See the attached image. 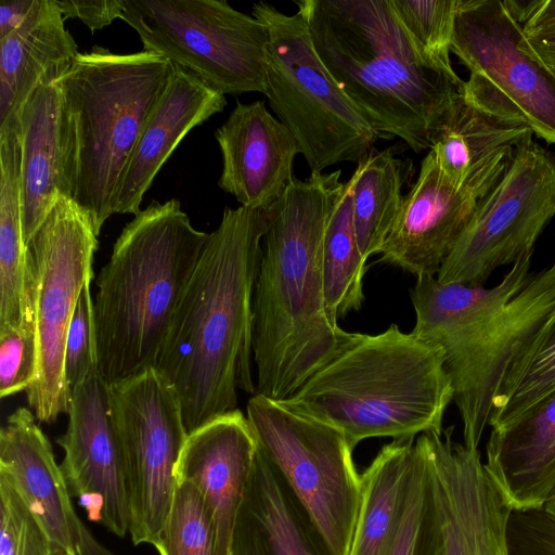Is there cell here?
I'll return each instance as SVG.
<instances>
[{"mask_svg": "<svg viewBox=\"0 0 555 555\" xmlns=\"http://www.w3.org/2000/svg\"><path fill=\"white\" fill-rule=\"evenodd\" d=\"M31 260L22 222L21 142L17 119L0 128V327L34 315Z\"/></svg>", "mask_w": 555, "mask_h": 555, "instance_id": "83f0119b", "label": "cell"}, {"mask_svg": "<svg viewBox=\"0 0 555 555\" xmlns=\"http://www.w3.org/2000/svg\"><path fill=\"white\" fill-rule=\"evenodd\" d=\"M454 426L421 434L446 555H511L512 508L479 449L453 440Z\"/></svg>", "mask_w": 555, "mask_h": 555, "instance_id": "2e32d148", "label": "cell"}, {"mask_svg": "<svg viewBox=\"0 0 555 555\" xmlns=\"http://www.w3.org/2000/svg\"><path fill=\"white\" fill-rule=\"evenodd\" d=\"M64 18H78L93 34L122 18L125 0H56Z\"/></svg>", "mask_w": 555, "mask_h": 555, "instance_id": "f35d334b", "label": "cell"}, {"mask_svg": "<svg viewBox=\"0 0 555 555\" xmlns=\"http://www.w3.org/2000/svg\"><path fill=\"white\" fill-rule=\"evenodd\" d=\"M555 390V319L511 371L492 401L488 426L501 430Z\"/></svg>", "mask_w": 555, "mask_h": 555, "instance_id": "4dcf8cb0", "label": "cell"}, {"mask_svg": "<svg viewBox=\"0 0 555 555\" xmlns=\"http://www.w3.org/2000/svg\"><path fill=\"white\" fill-rule=\"evenodd\" d=\"M38 372L35 318L20 326L0 327V397L26 391Z\"/></svg>", "mask_w": 555, "mask_h": 555, "instance_id": "d590c367", "label": "cell"}, {"mask_svg": "<svg viewBox=\"0 0 555 555\" xmlns=\"http://www.w3.org/2000/svg\"><path fill=\"white\" fill-rule=\"evenodd\" d=\"M451 51L469 69L468 94L555 144V74L528 49L505 1L460 0Z\"/></svg>", "mask_w": 555, "mask_h": 555, "instance_id": "4fadbf2b", "label": "cell"}, {"mask_svg": "<svg viewBox=\"0 0 555 555\" xmlns=\"http://www.w3.org/2000/svg\"><path fill=\"white\" fill-rule=\"evenodd\" d=\"M417 459L404 517L390 555H446L423 443L416 437Z\"/></svg>", "mask_w": 555, "mask_h": 555, "instance_id": "d6a6232c", "label": "cell"}, {"mask_svg": "<svg viewBox=\"0 0 555 555\" xmlns=\"http://www.w3.org/2000/svg\"><path fill=\"white\" fill-rule=\"evenodd\" d=\"M521 24L528 49L542 62L555 63V0L505 1Z\"/></svg>", "mask_w": 555, "mask_h": 555, "instance_id": "74e56055", "label": "cell"}, {"mask_svg": "<svg viewBox=\"0 0 555 555\" xmlns=\"http://www.w3.org/2000/svg\"><path fill=\"white\" fill-rule=\"evenodd\" d=\"M222 157L218 185L241 206H271L294 179L298 143L264 102H237L215 131Z\"/></svg>", "mask_w": 555, "mask_h": 555, "instance_id": "d6986e66", "label": "cell"}, {"mask_svg": "<svg viewBox=\"0 0 555 555\" xmlns=\"http://www.w3.org/2000/svg\"><path fill=\"white\" fill-rule=\"evenodd\" d=\"M35 0H2L0 3V38L17 28Z\"/></svg>", "mask_w": 555, "mask_h": 555, "instance_id": "ab89813d", "label": "cell"}, {"mask_svg": "<svg viewBox=\"0 0 555 555\" xmlns=\"http://www.w3.org/2000/svg\"><path fill=\"white\" fill-rule=\"evenodd\" d=\"M416 459V437L395 439L361 474L349 555H390L406 509Z\"/></svg>", "mask_w": 555, "mask_h": 555, "instance_id": "4316f807", "label": "cell"}, {"mask_svg": "<svg viewBox=\"0 0 555 555\" xmlns=\"http://www.w3.org/2000/svg\"><path fill=\"white\" fill-rule=\"evenodd\" d=\"M225 105L223 94L175 65L130 156L117 191L115 214H138L144 194L178 144Z\"/></svg>", "mask_w": 555, "mask_h": 555, "instance_id": "603a6c76", "label": "cell"}, {"mask_svg": "<svg viewBox=\"0 0 555 555\" xmlns=\"http://www.w3.org/2000/svg\"><path fill=\"white\" fill-rule=\"evenodd\" d=\"M412 38L428 53L451 62L460 0H390Z\"/></svg>", "mask_w": 555, "mask_h": 555, "instance_id": "e575fe53", "label": "cell"}, {"mask_svg": "<svg viewBox=\"0 0 555 555\" xmlns=\"http://www.w3.org/2000/svg\"><path fill=\"white\" fill-rule=\"evenodd\" d=\"M251 14L269 34L263 94L311 172L358 163L379 137L321 62L301 13L287 15L259 1Z\"/></svg>", "mask_w": 555, "mask_h": 555, "instance_id": "ba28073f", "label": "cell"}, {"mask_svg": "<svg viewBox=\"0 0 555 555\" xmlns=\"http://www.w3.org/2000/svg\"><path fill=\"white\" fill-rule=\"evenodd\" d=\"M406 173L392 149H373L358 162L350 180L354 229L365 260L382 251L402 203Z\"/></svg>", "mask_w": 555, "mask_h": 555, "instance_id": "f1b7e54d", "label": "cell"}, {"mask_svg": "<svg viewBox=\"0 0 555 555\" xmlns=\"http://www.w3.org/2000/svg\"><path fill=\"white\" fill-rule=\"evenodd\" d=\"M64 22L56 0H35L22 24L0 38V127L40 82L59 79L78 55Z\"/></svg>", "mask_w": 555, "mask_h": 555, "instance_id": "d4e9b609", "label": "cell"}, {"mask_svg": "<svg viewBox=\"0 0 555 555\" xmlns=\"http://www.w3.org/2000/svg\"><path fill=\"white\" fill-rule=\"evenodd\" d=\"M340 169L294 178L271 205L253 296L257 393L282 401L332 360L352 333L330 314L324 293L325 229Z\"/></svg>", "mask_w": 555, "mask_h": 555, "instance_id": "7a4b0ae2", "label": "cell"}, {"mask_svg": "<svg viewBox=\"0 0 555 555\" xmlns=\"http://www.w3.org/2000/svg\"><path fill=\"white\" fill-rule=\"evenodd\" d=\"M543 509L555 519V494L544 504Z\"/></svg>", "mask_w": 555, "mask_h": 555, "instance_id": "b9f144b4", "label": "cell"}, {"mask_svg": "<svg viewBox=\"0 0 555 555\" xmlns=\"http://www.w3.org/2000/svg\"><path fill=\"white\" fill-rule=\"evenodd\" d=\"M62 555H69V554L64 553V554H62Z\"/></svg>", "mask_w": 555, "mask_h": 555, "instance_id": "7bdbcfd3", "label": "cell"}, {"mask_svg": "<svg viewBox=\"0 0 555 555\" xmlns=\"http://www.w3.org/2000/svg\"><path fill=\"white\" fill-rule=\"evenodd\" d=\"M91 281L87 282L79 295L69 323L64 352V376L72 390L92 371L98 370L96 333Z\"/></svg>", "mask_w": 555, "mask_h": 555, "instance_id": "8d00e7d4", "label": "cell"}, {"mask_svg": "<svg viewBox=\"0 0 555 555\" xmlns=\"http://www.w3.org/2000/svg\"><path fill=\"white\" fill-rule=\"evenodd\" d=\"M67 414L56 442L64 450L60 466L69 492L91 521L122 538L130 525L125 457L111 388L98 370L72 390Z\"/></svg>", "mask_w": 555, "mask_h": 555, "instance_id": "9a60e30c", "label": "cell"}, {"mask_svg": "<svg viewBox=\"0 0 555 555\" xmlns=\"http://www.w3.org/2000/svg\"><path fill=\"white\" fill-rule=\"evenodd\" d=\"M175 64L147 51L79 52L57 79L75 135L73 201L99 235L115 214V199L139 137Z\"/></svg>", "mask_w": 555, "mask_h": 555, "instance_id": "52a82bcc", "label": "cell"}, {"mask_svg": "<svg viewBox=\"0 0 555 555\" xmlns=\"http://www.w3.org/2000/svg\"><path fill=\"white\" fill-rule=\"evenodd\" d=\"M485 467L512 511L543 508L555 494V390L508 427L491 430Z\"/></svg>", "mask_w": 555, "mask_h": 555, "instance_id": "cb8c5ba5", "label": "cell"}, {"mask_svg": "<svg viewBox=\"0 0 555 555\" xmlns=\"http://www.w3.org/2000/svg\"><path fill=\"white\" fill-rule=\"evenodd\" d=\"M512 155L503 156L474 181L456 188L443 177L429 150L415 183L403 195L379 261L416 278L435 276L479 202L506 170Z\"/></svg>", "mask_w": 555, "mask_h": 555, "instance_id": "e0dca14e", "label": "cell"}, {"mask_svg": "<svg viewBox=\"0 0 555 555\" xmlns=\"http://www.w3.org/2000/svg\"><path fill=\"white\" fill-rule=\"evenodd\" d=\"M452 401L442 350L392 323L374 335L352 333L332 360L280 402L336 428L354 449L375 437L442 433Z\"/></svg>", "mask_w": 555, "mask_h": 555, "instance_id": "5b68a950", "label": "cell"}, {"mask_svg": "<svg viewBox=\"0 0 555 555\" xmlns=\"http://www.w3.org/2000/svg\"><path fill=\"white\" fill-rule=\"evenodd\" d=\"M271 206L225 207L175 311L155 370L173 387L188 434L237 409L253 379V296Z\"/></svg>", "mask_w": 555, "mask_h": 555, "instance_id": "6da1fadb", "label": "cell"}, {"mask_svg": "<svg viewBox=\"0 0 555 555\" xmlns=\"http://www.w3.org/2000/svg\"><path fill=\"white\" fill-rule=\"evenodd\" d=\"M230 555H335L259 447L235 518Z\"/></svg>", "mask_w": 555, "mask_h": 555, "instance_id": "7402d4cb", "label": "cell"}, {"mask_svg": "<svg viewBox=\"0 0 555 555\" xmlns=\"http://www.w3.org/2000/svg\"><path fill=\"white\" fill-rule=\"evenodd\" d=\"M532 134L526 121L488 106L463 87L430 151L443 177L463 188Z\"/></svg>", "mask_w": 555, "mask_h": 555, "instance_id": "484cf974", "label": "cell"}, {"mask_svg": "<svg viewBox=\"0 0 555 555\" xmlns=\"http://www.w3.org/2000/svg\"><path fill=\"white\" fill-rule=\"evenodd\" d=\"M208 235L176 198L153 201L125 225L95 279L98 371L105 383L155 369Z\"/></svg>", "mask_w": 555, "mask_h": 555, "instance_id": "8992f818", "label": "cell"}, {"mask_svg": "<svg viewBox=\"0 0 555 555\" xmlns=\"http://www.w3.org/2000/svg\"><path fill=\"white\" fill-rule=\"evenodd\" d=\"M321 62L379 139L431 149L464 81L423 49L390 0H296Z\"/></svg>", "mask_w": 555, "mask_h": 555, "instance_id": "3957f363", "label": "cell"}, {"mask_svg": "<svg viewBox=\"0 0 555 555\" xmlns=\"http://www.w3.org/2000/svg\"><path fill=\"white\" fill-rule=\"evenodd\" d=\"M555 216V156L529 139L479 202L437 273L442 284L483 285L528 253Z\"/></svg>", "mask_w": 555, "mask_h": 555, "instance_id": "7c38bea8", "label": "cell"}, {"mask_svg": "<svg viewBox=\"0 0 555 555\" xmlns=\"http://www.w3.org/2000/svg\"><path fill=\"white\" fill-rule=\"evenodd\" d=\"M246 416L259 449L280 472L335 555H349L361 474L336 428L256 393Z\"/></svg>", "mask_w": 555, "mask_h": 555, "instance_id": "30bf717a", "label": "cell"}, {"mask_svg": "<svg viewBox=\"0 0 555 555\" xmlns=\"http://www.w3.org/2000/svg\"><path fill=\"white\" fill-rule=\"evenodd\" d=\"M121 440L133 544L153 546L177 487L176 467L189 436L173 387L155 369L109 385Z\"/></svg>", "mask_w": 555, "mask_h": 555, "instance_id": "5bb4252c", "label": "cell"}, {"mask_svg": "<svg viewBox=\"0 0 555 555\" xmlns=\"http://www.w3.org/2000/svg\"><path fill=\"white\" fill-rule=\"evenodd\" d=\"M21 142L22 222L28 245L54 202L72 198L75 135L60 83L40 82L17 115Z\"/></svg>", "mask_w": 555, "mask_h": 555, "instance_id": "ac0fdd59", "label": "cell"}, {"mask_svg": "<svg viewBox=\"0 0 555 555\" xmlns=\"http://www.w3.org/2000/svg\"><path fill=\"white\" fill-rule=\"evenodd\" d=\"M531 257L516 260L492 287L424 275L410 292L412 333L442 350L468 449H478L506 377L555 319V260L532 274Z\"/></svg>", "mask_w": 555, "mask_h": 555, "instance_id": "277c9868", "label": "cell"}, {"mask_svg": "<svg viewBox=\"0 0 555 555\" xmlns=\"http://www.w3.org/2000/svg\"><path fill=\"white\" fill-rule=\"evenodd\" d=\"M353 222L351 180L343 182L330 215L323 242L326 306L333 319L361 309L366 271Z\"/></svg>", "mask_w": 555, "mask_h": 555, "instance_id": "f546056e", "label": "cell"}, {"mask_svg": "<svg viewBox=\"0 0 555 555\" xmlns=\"http://www.w3.org/2000/svg\"><path fill=\"white\" fill-rule=\"evenodd\" d=\"M154 546L159 555H218L214 516L192 483L177 481L169 513Z\"/></svg>", "mask_w": 555, "mask_h": 555, "instance_id": "1f68e13d", "label": "cell"}, {"mask_svg": "<svg viewBox=\"0 0 555 555\" xmlns=\"http://www.w3.org/2000/svg\"><path fill=\"white\" fill-rule=\"evenodd\" d=\"M98 246L90 216L66 196L57 197L28 243L38 372L26 396L42 423L55 422L69 409L70 390L64 376L66 334L81 289L93 279Z\"/></svg>", "mask_w": 555, "mask_h": 555, "instance_id": "8fae6325", "label": "cell"}, {"mask_svg": "<svg viewBox=\"0 0 555 555\" xmlns=\"http://www.w3.org/2000/svg\"><path fill=\"white\" fill-rule=\"evenodd\" d=\"M26 408L15 410L0 430V476L16 490L51 541L74 555L83 522L52 447Z\"/></svg>", "mask_w": 555, "mask_h": 555, "instance_id": "44dd1931", "label": "cell"}, {"mask_svg": "<svg viewBox=\"0 0 555 555\" xmlns=\"http://www.w3.org/2000/svg\"><path fill=\"white\" fill-rule=\"evenodd\" d=\"M258 443L238 409L189 434L177 467V481L192 483L214 516L218 555H230L232 531L254 466Z\"/></svg>", "mask_w": 555, "mask_h": 555, "instance_id": "ffe728a7", "label": "cell"}, {"mask_svg": "<svg viewBox=\"0 0 555 555\" xmlns=\"http://www.w3.org/2000/svg\"><path fill=\"white\" fill-rule=\"evenodd\" d=\"M143 50L159 54L225 95L264 91L269 34L225 0H125Z\"/></svg>", "mask_w": 555, "mask_h": 555, "instance_id": "9c48e42d", "label": "cell"}, {"mask_svg": "<svg viewBox=\"0 0 555 555\" xmlns=\"http://www.w3.org/2000/svg\"><path fill=\"white\" fill-rule=\"evenodd\" d=\"M74 555H115L104 545H102L86 528L81 527L80 540L77 544Z\"/></svg>", "mask_w": 555, "mask_h": 555, "instance_id": "60d3db41", "label": "cell"}, {"mask_svg": "<svg viewBox=\"0 0 555 555\" xmlns=\"http://www.w3.org/2000/svg\"><path fill=\"white\" fill-rule=\"evenodd\" d=\"M64 553L51 541L13 486L0 476V555Z\"/></svg>", "mask_w": 555, "mask_h": 555, "instance_id": "836d02e7", "label": "cell"}]
</instances>
